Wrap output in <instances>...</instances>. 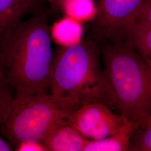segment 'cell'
I'll use <instances>...</instances> for the list:
<instances>
[{
    "instance_id": "cell-18",
    "label": "cell",
    "mask_w": 151,
    "mask_h": 151,
    "mask_svg": "<svg viewBox=\"0 0 151 151\" xmlns=\"http://www.w3.org/2000/svg\"><path fill=\"white\" fill-rule=\"evenodd\" d=\"M150 125H151V110L150 113L148 115V116L146 117V119H145L140 124L139 128H143Z\"/></svg>"
},
{
    "instance_id": "cell-16",
    "label": "cell",
    "mask_w": 151,
    "mask_h": 151,
    "mask_svg": "<svg viewBox=\"0 0 151 151\" xmlns=\"http://www.w3.org/2000/svg\"><path fill=\"white\" fill-rule=\"evenodd\" d=\"M50 10L54 14H60L63 11L66 0H45Z\"/></svg>"
},
{
    "instance_id": "cell-9",
    "label": "cell",
    "mask_w": 151,
    "mask_h": 151,
    "mask_svg": "<svg viewBox=\"0 0 151 151\" xmlns=\"http://www.w3.org/2000/svg\"><path fill=\"white\" fill-rule=\"evenodd\" d=\"M139 125L128 120L113 135L98 140H87L83 151H129L131 138Z\"/></svg>"
},
{
    "instance_id": "cell-5",
    "label": "cell",
    "mask_w": 151,
    "mask_h": 151,
    "mask_svg": "<svg viewBox=\"0 0 151 151\" xmlns=\"http://www.w3.org/2000/svg\"><path fill=\"white\" fill-rule=\"evenodd\" d=\"M100 103L83 104L71 113L67 123L87 140H98L116 133L128 120Z\"/></svg>"
},
{
    "instance_id": "cell-7",
    "label": "cell",
    "mask_w": 151,
    "mask_h": 151,
    "mask_svg": "<svg viewBox=\"0 0 151 151\" xmlns=\"http://www.w3.org/2000/svg\"><path fill=\"white\" fill-rule=\"evenodd\" d=\"M45 1L0 0V37L27 16L44 10Z\"/></svg>"
},
{
    "instance_id": "cell-3",
    "label": "cell",
    "mask_w": 151,
    "mask_h": 151,
    "mask_svg": "<svg viewBox=\"0 0 151 151\" xmlns=\"http://www.w3.org/2000/svg\"><path fill=\"white\" fill-rule=\"evenodd\" d=\"M113 42L103 47L101 55L114 109L140 125L151 110V65L127 42Z\"/></svg>"
},
{
    "instance_id": "cell-10",
    "label": "cell",
    "mask_w": 151,
    "mask_h": 151,
    "mask_svg": "<svg viewBox=\"0 0 151 151\" xmlns=\"http://www.w3.org/2000/svg\"><path fill=\"white\" fill-rule=\"evenodd\" d=\"M119 39L129 43L151 65V24L135 22Z\"/></svg>"
},
{
    "instance_id": "cell-15",
    "label": "cell",
    "mask_w": 151,
    "mask_h": 151,
    "mask_svg": "<svg viewBox=\"0 0 151 151\" xmlns=\"http://www.w3.org/2000/svg\"><path fill=\"white\" fill-rule=\"evenodd\" d=\"M135 22L151 24V0H144L136 16Z\"/></svg>"
},
{
    "instance_id": "cell-6",
    "label": "cell",
    "mask_w": 151,
    "mask_h": 151,
    "mask_svg": "<svg viewBox=\"0 0 151 151\" xmlns=\"http://www.w3.org/2000/svg\"><path fill=\"white\" fill-rule=\"evenodd\" d=\"M144 0H99L94 17L96 34L118 39L135 21Z\"/></svg>"
},
{
    "instance_id": "cell-13",
    "label": "cell",
    "mask_w": 151,
    "mask_h": 151,
    "mask_svg": "<svg viewBox=\"0 0 151 151\" xmlns=\"http://www.w3.org/2000/svg\"><path fill=\"white\" fill-rule=\"evenodd\" d=\"M11 90L0 67V124L5 118L14 97Z\"/></svg>"
},
{
    "instance_id": "cell-2",
    "label": "cell",
    "mask_w": 151,
    "mask_h": 151,
    "mask_svg": "<svg viewBox=\"0 0 151 151\" xmlns=\"http://www.w3.org/2000/svg\"><path fill=\"white\" fill-rule=\"evenodd\" d=\"M100 52L90 40L60 47L53 54L49 90L80 105L100 103L114 109L111 89L100 62Z\"/></svg>"
},
{
    "instance_id": "cell-14",
    "label": "cell",
    "mask_w": 151,
    "mask_h": 151,
    "mask_svg": "<svg viewBox=\"0 0 151 151\" xmlns=\"http://www.w3.org/2000/svg\"><path fill=\"white\" fill-rule=\"evenodd\" d=\"M14 149L17 151H47L43 142L34 140L20 142L14 147Z\"/></svg>"
},
{
    "instance_id": "cell-4",
    "label": "cell",
    "mask_w": 151,
    "mask_h": 151,
    "mask_svg": "<svg viewBox=\"0 0 151 151\" xmlns=\"http://www.w3.org/2000/svg\"><path fill=\"white\" fill-rule=\"evenodd\" d=\"M80 105L48 92L14 97L0 130L11 146L27 140L43 142L57 125L66 122Z\"/></svg>"
},
{
    "instance_id": "cell-11",
    "label": "cell",
    "mask_w": 151,
    "mask_h": 151,
    "mask_svg": "<svg viewBox=\"0 0 151 151\" xmlns=\"http://www.w3.org/2000/svg\"><path fill=\"white\" fill-rule=\"evenodd\" d=\"M70 24L65 22L61 24L60 23L50 30L52 38L54 39L60 47L68 46L82 40L80 27Z\"/></svg>"
},
{
    "instance_id": "cell-1",
    "label": "cell",
    "mask_w": 151,
    "mask_h": 151,
    "mask_svg": "<svg viewBox=\"0 0 151 151\" xmlns=\"http://www.w3.org/2000/svg\"><path fill=\"white\" fill-rule=\"evenodd\" d=\"M53 53L44 10L0 37V67L14 97L48 92Z\"/></svg>"
},
{
    "instance_id": "cell-12",
    "label": "cell",
    "mask_w": 151,
    "mask_h": 151,
    "mask_svg": "<svg viewBox=\"0 0 151 151\" xmlns=\"http://www.w3.org/2000/svg\"><path fill=\"white\" fill-rule=\"evenodd\" d=\"M129 151H151V125L137 129L131 138Z\"/></svg>"
},
{
    "instance_id": "cell-8",
    "label": "cell",
    "mask_w": 151,
    "mask_h": 151,
    "mask_svg": "<svg viewBox=\"0 0 151 151\" xmlns=\"http://www.w3.org/2000/svg\"><path fill=\"white\" fill-rule=\"evenodd\" d=\"M87 140L64 122L54 127L42 142L47 151H83Z\"/></svg>"
},
{
    "instance_id": "cell-17",
    "label": "cell",
    "mask_w": 151,
    "mask_h": 151,
    "mask_svg": "<svg viewBox=\"0 0 151 151\" xmlns=\"http://www.w3.org/2000/svg\"><path fill=\"white\" fill-rule=\"evenodd\" d=\"M12 147L9 142L4 140L0 137V151H12Z\"/></svg>"
}]
</instances>
